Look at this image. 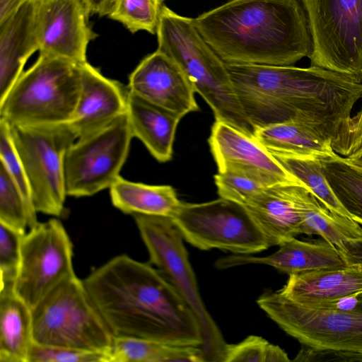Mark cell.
<instances>
[{
	"label": "cell",
	"instance_id": "1",
	"mask_svg": "<svg viewBox=\"0 0 362 362\" xmlns=\"http://www.w3.org/2000/svg\"><path fill=\"white\" fill-rule=\"evenodd\" d=\"M243 110L255 129L298 122L332 141L346 134L362 79L315 66L225 63Z\"/></svg>",
	"mask_w": 362,
	"mask_h": 362
},
{
	"label": "cell",
	"instance_id": "2",
	"mask_svg": "<svg viewBox=\"0 0 362 362\" xmlns=\"http://www.w3.org/2000/svg\"><path fill=\"white\" fill-rule=\"evenodd\" d=\"M83 284L115 337L201 347L199 322L156 268L126 255L96 268Z\"/></svg>",
	"mask_w": 362,
	"mask_h": 362
},
{
	"label": "cell",
	"instance_id": "3",
	"mask_svg": "<svg viewBox=\"0 0 362 362\" xmlns=\"http://www.w3.org/2000/svg\"><path fill=\"white\" fill-rule=\"evenodd\" d=\"M193 23L225 63L291 66L313 52L300 0H231Z\"/></svg>",
	"mask_w": 362,
	"mask_h": 362
},
{
	"label": "cell",
	"instance_id": "4",
	"mask_svg": "<svg viewBox=\"0 0 362 362\" xmlns=\"http://www.w3.org/2000/svg\"><path fill=\"white\" fill-rule=\"evenodd\" d=\"M156 34L157 49L181 68L213 110L216 121L255 136L256 129L243 110L225 62L200 35L193 18L161 6Z\"/></svg>",
	"mask_w": 362,
	"mask_h": 362
},
{
	"label": "cell",
	"instance_id": "5",
	"mask_svg": "<svg viewBox=\"0 0 362 362\" xmlns=\"http://www.w3.org/2000/svg\"><path fill=\"white\" fill-rule=\"evenodd\" d=\"M264 311L302 349L295 361H362V313L313 308L294 302L279 291L257 300Z\"/></svg>",
	"mask_w": 362,
	"mask_h": 362
},
{
	"label": "cell",
	"instance_id": "6",
	"mask_svg": "<svg viewBox=\"0 0 362 362\" xmlns=\"http://www.w3.org/2000/svg\"><path fill=\"white\" fill-rule=\"evenodd\" d=\"M81 86L80 64L39 54L0 100V119L8 124L46 125L68 123Z\"/></svg>",
	"mask_w": 362,
	"mask_h": 362
},
{
	"label": "cell",
	"instance_id": "7",
	"mask_svg": "<svg viewBox=\"0 0 362 362\" xmlns=\"http://www.w3.org/2000/svg\"><path fill=\"white\" fill-rule=\"evenodd\" d=\"M38 344L110 352L114 336L76 275L56 286L32 309Z\"/></svg>",
	"mask_w": 362,
	"mask_h": 362
},
{
	"label": "cell",
	"instance_id": "8",
	"mask_svg": "<svg viewBox=\"0 0 362 362\" xmlns=\"http://www.w3.org/2000/svg\"><path fill=\"white\" fill-rule=\"evenodd\" d=\"M132 216L150 262L173 286L199 322L205 362H223L228 344L202 301L182 234L169 217Z\"/></svg>",
	"mask_w": 362,
	"mask_h": 362
},
{
	"label": "cell",
	"instance_id": "9",
	"mask_svg": "<svg viewBox=\"0 0 362 362\" xmlns=\"http://www.w3.org/2000/svg\"><path fill=\"white\" fill-rule=\"evenodd\" d=\"M11 139L28 177L37 212L60 216L66 199L65 156L78 139L68 123L9 124Z\"/></svg>",
	"mask_w": 362,
	"mask_h": 362
},
{
	"label": "cell",
	"instance_id": "10",
	"mask_svg": "<svg viewBox=\"0 0 362 362\" xmlns=\"http://www.w3.org/2000/svg\"><path fill=\"white\" fill-rule=\"evenodd\" d=\"M170 218L183 238L202 250L252 255L269 247L245 208L224 198L200 204L182 202Z\"/></svg>",
	"mask_w": 362,
	"mask_h": 362
},
{
	"label": "cell",
	"instance_id": "11",
	"mask_svg": "<svg viewBox=\"0 0 362 362\" xmlns=\"http://www.w3.org/2000/svg\"><path fill=\"white\" fill-rule=\"evenodd\" d=\"M313 41L310 66L362 79V0H300Z\"/></svg>",
	"mask_w": 362,
	"mask_h": 362
},
{
	"label": "cell",
	"instance_id": "12",
	"mask_svg": "<svg viewBox=\"0 0 362 362\" xmlns=\"http://www.w3.org/2000/svg\"><path fill=\"white\" fill-rule=\"evenodd\" d=\"M132 138L127 112L78 138L65 156L67 196L89 197L110 189L120 176Z\"/></svg>",
	"mask_w": 362,
	"mask_h": 362
},
{
	"label": "cell",
	"instance_id": "13",
	"mask_svg": "<svg viewBox=\"0 0 362 362\" xmlns=\"http://www.w3.org/2000/svg\"><path fill=\"white\" fill-rule=\"evenodd\" d=\"M73 245L56 218L38 223L25 234L15 281L16 293L33 309L56 286L75 275Z\"/></svg>",
	"mask_w": 362,
	"mask_h": 362
},
{
	"label": "cell",
	"instance_id": "14",
	"mask_svg": "<svg viewBox=\"0 0 362 362\" xmlns=\"http://www.w3.org/2000/svg\"><path fill=\"white\" fill-rule=\"evenodd\" d=\"M209 144L218 167V173L244 175L266 187L278 185L304 186L279 163L255 136L228 123L221 121L214 122Z\"/></svg>",
	"mask_w": 362,
	"mask_h": 362
},
{
	"label": "cell",
	"instance_id": "15",
	"mask_svg": "<svg viewBox=\"0 0 362 362\" xmlns=\"http://www.w3.org/2000/svg\"><path fill=\"white\" fill-rule=\"evenodd\" d=\"M88 18L81 0H36L40 54L86 62L88 45L95 37Z\"/></svg>",
	"mask_w": 362,
	"mask_h": 362
},
{
	"label": "cell",
	"instance_id": "16",
	"mask_svg": "<svg viewBox=\"0 0 362 362\" xmlns=\"http://www.w3.org/2000/svg\"><path fill=\"white\" fill-rule=\"evenodd\" d=\"M127 87L140 98L182 118L199 110L196 92L187 76L176 62L158 49L132 72Z\"/></svg>",
	"mask_w": 362,
	"mask_h": 362
},
{
	"label": "cell",
	"instance_id": "17",
	"mask_svg": "<svg viewBox=\"0 0 362 362\" xmlns=\"http://www.w3.org/2000/svg\"><path fill=\"white\" fill-rule=\"evenodd\" d=\"M81 86L69 124L78 138L95 132L127 111L128 87L104 76L87 62L80 64Z\"/></svg>",
	"mask_w": 362,
	"mask_h": 362
},
{
	"label": "cell",
	"instance_id": "18",
	"mask_svg": "<svg viewBox=\"0 0 362 362\" xmlns=\"http://www.w3.org/2000/svg\"><path fill=\"white\" fill-rule=\"evenodd\" d=\"M279 246L270 255H232L217 259L215 265L225 269L249 264H266L288 275L346 265L339 250L322 238L301 241L293 238Z\"/></svg>",
	"mask_w": 362,
	"mask_h": 362
},
{
	"label": "cell",
	"instance_id": "19",
	"mask_svg": "<svg viewBox=\"0 0 362 362\" xmlns=\"http://www.w3.org/2000/svg\"><path fill=\"white\" fill-rule=\"evenodd\" d=\"M296 185L267 187L243 205L269 247L301 234L302 217Z\"/></svg>",
	"mask_w": 362,
	"mask_h": 362
},
{
	"label": "cell",
	"instance_id": "20",
	"mask_svg": "<svg viewBox=\"0 0 362 362\" xmlns=\"http://www.w3.org/2000/svg\"><path fill=\"white\" fill-rule=\"evenodd\" d=\"M35 6L36 0H28L0 24V100L23 72L28 58L39 50Z\"/></svg>",
	"mask_w": 362,
	"mask_h": 362
},
{
	"label": "cell",
	"instance_id": "21",
	"mask_svg": "<svg viewBox=\"0 0 362 362\" xmlns=\"http://www.w3.org/2000/svg\"><path fill=\"white\" fill-rule=\"evenodd\" d=\"M362 291V266L359 264L289 275L279 291L299 303L336 299Z\"/></svg>",
	"mask_w": 362,
	"mask_h": 362
},
{
	"label": "cell",
	"instance_id": "22",
	"mask_svg": "<svg viewBox=\"0 0 362 362\" xmlns=\"http://www.w3.org/2000/svg\"><path fill=\"white\" fill-rule=\"evenodd\" d=\"M126 112L133 137L139 139L158 162L169 161L182 117L129 90Z\"/></svg>",
	"mask_w": 362,
	"mask_h": 362
},
{
	"label": "cell",
	"instance_id": "23",
	"mask_svg": "<svg viewBox=\"0 0 362 362\" xmlns=\"http://www.w3.org/2000/svg\"><path fill=\"white\" fill-rule=\"evenodd\" d=\"M15 281H1L0 361L28 362L33 344V315L16 293Z\"/></svg>",
	"mask_w": 362,
	"mask_h": 362
},
{
	"label": "cell",
	"instance_id": "24",
	"mask_svg": "<svg viewBox=\"0 0 362 362\" xmlns=\"http://www.w3.org/2000/svg\"><path fill=\"white\" fill-rule=\"evenodd\" d=\"M255 136L272 154L324 158L335 153L329 139L302 123L284 122L258 128Z\"/></svg>",
	"mask_w": 362,
	"mask_h": 362
},
{
	"label": "cell",
	"instance_id": "25",
	"mask_svg": "<svg viewBox=\"0 0 362 362\" xmlns=\"http://www.w3.org/2000/svg\"><path fill=\"white\" fill-rule=\"evenodd\" d=\"M111 202L124 214L171 218L182 202L170 185H150L119 176L110 187Z\"/></svg>",
	"mask_w": 362,
	"mask_h": 362
},
{
	"label": "cell",
	"instance_id": "26",
	"mask_svg": "<svg viewBox=\"0 0 362 362\" xmlns=\"http://www.w3.org/2000/svg\"><path fill=\"white\" fill-rule=\"evenodd\" d=\"M296 189L301 212V234L317 235L340 249L348 240L362 237V226L356 221L333 213L304 186Z\"/></svg>",
	"mask_w": 362,
	"mask_h": 362
},
{
	"label": "cell",
	"instance_id": "27",
	"mask_svg": "<svg viewBox=\"0 0 362 362\" xmlns=\"http://www.w3.org/2000/svg\"><path fill=\"white\" fill-rule=\"evenodd\" d=\"M110 353L111 362H205L199 346L132 337H114Z\"/></svg>",
	"mask_w": 362,
	"mask_h": 362
},
{
	"label": "cell",
	"instance_id": "28",
	"mask_svg": "<svg viewBox=\"0 0 362 362\" xmlns=\"http://www.w3.org/2000/svg\"><path fill=\"white\" fill-rule=\"evenodd\" d=\"M272 155L329 211L354 220L329 185L324 173L322 158Z\"/></svg>",
	"mask_w": 362,
	"mask_h": 362
},
{
	"label": "cell",
	"instance_id": "29",
	"mask_svg": "<svg viewBox=\"0 0 362 362\" xmlns=\"http://www.w3.org/2000/svg\"><path fill=\"white\" fill-rule=\"evenodd\" d=\"M325 175L332 189L355 221L362 226V170L337 153L322 158Z\"/></svg>",
	"mask_w": 362,
	"mask_h": 362
},
{
	"label": "cell",
	"instance_id": "30",
	"mask_svg": "<svg viewBox=\"0 0 362 362\" xmlns=\"http://www.w3.org/2000/svg\"><path fill=\"white\" fill-rule=\"evenodd\" d=\"M160 4L158 0H118L108 17L119 21L133 33L145 30L156 34Z\"/></svg>",
	"mask_w": 362,
	"mask_h": 362
},
{
	"label": "cell",
	"instance_id": "31",
	"mask_svg": "<svg viewBox=\"0 0 362 362\" xmlns=\"http://www.w3.org/2000/svg\"><path fill=\"white\" fill-rule=\"evenodd\" d=\"M0 161L19 188L28 209V226L35 227L39 222L33 204L30 188L25 171L14 147L9 124L0 119Z\"/></svg>",
	"mask_w": 362,
	"mask_h": 362
},
{
	"label": "cell",
	"instance_id": "32",
	"mask_svg": "<svg viewBox=\"0 0 362 362\" xmlns=\"http://www.w3.org/2000/svg\"><path fill=\"white\" fill-rule=\"evenodd\" d=\"M0 223L25 233L28 209L23 197L0 161Z\"/></svg>",
	"mask_w": 362,
	"mask_h": 362
},
{
	"label": "cell",
	"instance_id": "33",
	"mask_svg": "<svg viewBox=\"0 0 362 362\" xmlns=\"http://www.w3.org/2000/svg\"><path fill=\"white\" fill-rule=\"evenodd\" d=\"M28 362H111L110 353L33 342Z\"/></svg>",
	"mask_w": 362,
	"mask_h": 362
},
{
	"label": "cell",
	"instance_id": "34",
	"mask_svg": "<svg viewBox=\"0 0 362 362\" xmlns=\"http://www.w3.org/2000/svg\"><path fill=\"white\" fill-rule=\"evenodd\" d=\"M214 181L220 197L243 206L267 187L246 176L230 173H218Z\"/></svg>",
	"mask_w": 362,
	"mask_h": 362
},
{
	"label": "cell",
	"instance_id": "35",
	"mask_svg": "<svg viewBox=\"0 0 362 362\" xmlns=\"http://www.w3.org/2000/svg\"><path fill=\"white\" fill-rule=\"evenodd\" d=\"M21 233L0 223L1 281H16L21 259Z\"/></svg>",
	"mask_w": 362,
	"mask_h": 362
},
{
	"label": "cell",
	"instance_id": "36",
	"mask_svg": "<svg viewBox=\"0 0 362 362\" xmlns=\"http://www.w3.org/2000/svg\"><path fill=\"white\" fill-rule=\"evenodd\" d=\"M269 342L250 335L235 344H228L223 362H265Z\"/></svg>",
	"mask_w": 362,
	"mask_h": 362
},
{
	"label": "cell",
	"instance_id": "37",
	"mask_svg": "<svg viewBox=\"0 0 362 362\" xmlns=\"http://www.w3.org/2000/svg\"><path fill=\"white\" fill-rule=\"evenodd\" d=\"M362 147V109L351 117L348 130L337 148L339 155L345 157Z\"/></svg>",
	"mask_w": 362,
	"mask_h": 362
},
{
	"label": "cell",
	"instance_id": "38",
	"mask_svg": "<svg viewBox=\"0 0 362 362\" xmlns=\"http://www.w3.org/2000/svg\"><path fill=\"white\" fill-rule=\"evenodd\" d=\"M338 250L346 265L359 264L362 266V237L345 242Z\"/></svg>",
	"mask_w": 362,
	"mask_h": 362
},
{
	"label": "cell",
	"instance_id": "39",
	"mask_svg": "<svg viewBox=\"0 0 362 362\" xmlns=\"http://www.w3.org/2000/svg\"><path fill=\"white\" fill-rule=\"evenodd\" d=\"M118 0H81L86 14L109 16L115 10Z\"/></svg>",
	"mask_w": 362,
	"mask_h": 362
},
{
	"label": "cell",
	"instance_id": "40",
	"mask_svg": "<svg viewBox=\"0 0 362 362\" xmlns=\"http://www.w3.org/2000/svg\"><path fill=\"white\" fill-rule=\"evenodd\" d=\"M28 0H0V24L6 21Z\"/></svg>",
	"mask_w": 362,
	"mask_h": 362
},
{
	"label": "cell",
	"instance_id": "41",
	"mask_svg": "<svg viewBox=\"0 0 362 362\" xmlns=\"http://www.w3.org/2000/svg\"><path fill=\"white\" fill-rule=\"evenodd\" d=\"M344 158L348 164L362 170V147L351 155Z\"/></svg>",
	"mask_w": 362,
	"mask_h": 362
},
{
	"label": "cell",
	"instance_id": "42",
	"mask_svg": "<svg viewBox=\"0 0 362 362\" xmlns=\"http://www.w3.org/2000/svg\"><path fill=\"white\" fill-rule=\"evenodd\" d=\"M160 3L163 1V0H158Z\"/></svg>",
	"mask_w": 362,
	"mask_h": 362
}]
</instances>
